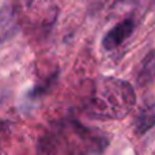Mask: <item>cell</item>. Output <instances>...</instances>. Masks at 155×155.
<instances>
[{"mask_svg": "<svg viewBox=\"0 0 155 155\" xmlns=\"http://www.w3.org/2000/svg\"><path fill=\"white\" fill-rule=\"evenodd\" d=\"M136 94L132 84L117 78H101L86 101V112L95 120H121L132 112Z\"/></svg>", "mask_w": 155, "mask_h": 155, "instance_id": "obj_1", "label": "cell"}, {"mask_svg": "<svg viewBox=\"0 0 155 155\" xmlns=\"http://www.w3.org/2000/svg\"><path fill=\"white\" fill-rule=\"evenodd\" d=\"M135 30V22L132 19H124L123 22L117 23L113 29L105 34L102 45L106 51H113L117 46H120L127 38L131 37V34Z\"/></svg>", "mask_w": 155, "mask_h": 155, "instance_id": "obj_2", "label": "cell"}, {"mask_svg": "<svg viewBox=\"0 0 155 155\" xmlns=\"http://www.w3.org/2000/svg\"><path fill=\"white\" fill-rule=\"evenodd\" d=\"M155 125V104L148 105L144 109L140 110V113L137 114L136 121H135V129L136 134L143 135L151 129Z\"/></svg>", "mask_w": 155, "mask_h": 155, "instance_id": "obj_3", "label": "cell"}, {"mask_svg": "<svg viewBox=\"0 0 155 155\" xmlns=\"http://www.w3.org/2000/svg\"><path fill=\"white\" fill-rule=\"evenodd\" d=\"M155 78V51L150 52L147 56L144 57L142 65L137 72V80L140 84H146L150 83Z\"/></svg>", "mask_w": 155, "mask_h": 155, "instance_id": "obj_4", "label": "cell"}]
</instances>
